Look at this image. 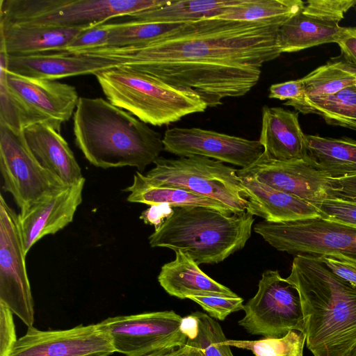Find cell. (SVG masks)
I'll use <instances>...</instances> for the list:
<instances>
[{"label": "cell", "mask_w": 356, "mask_h": 356, "mask_svg": "<svg viewBox=\"0 0 356 356\" xmlns=\"http://www.w3.org/2000/svg\"><path fill=\"white\" fill-rule=\"evenodd\" d=\"M238 0H170L165 5L123 16L129 22L186 24L216 16L219 11Z\"/></svg>", "instance_id": "4316f807"}, {"label": "cell", "mask_w": 356, "mask_h": 356, "mask_svg": "<svg viewBox=\"0 0 356 356\" xmlns=\"http://www.w3.org/2000/svg\"><path fill=\"white\" fill-rule=\"evenodd\" d=\"M305 3L301 0H238L210 19L241 22L289 19L302 10Z\"/></svg>", "instance_id": "f1b7e54d"}, {"label": "cell", "mask_w": 356, "mask_h": 356, "mask_svg": "<svg viewBox=\"0 0 356 356\" xmlns=\"http://www.w3.org/2000/svg\"><path fill=\"white\" fill-rule=\"evenodd\" d=\"M268 96L271 99L295 102L304 99L305 92L304 86L299 79L270 86Z\"/></svg>", "instance_id": "60d3db41"}, {"label": "cell", "mask_w": 356, "mask_h": 356, "mask_svg": "<svg viewBox=\"0 0 356 356\" xmlns=\"http://www.w3.org/2000/svg\"><path fill=\"white\" fill-rule=\"evenodd\" d=\"M243 196L248 202L246 211L270 222H287L323 218L315 204L274 189L249 176H238Z\"/></svg>", "instance_id": "d6986e66"}, {"label": "cell", "mask_w": 356, "mask_h": 356, "mask_svg": "<svg viewBox=\"0 0 356 356\" xmlns=\"http://www.w3.org/2000/svg\"><path fill=\"white\" fill-rule=\"evenodd\" d=\"M129 192L127 201L147 205L168 204L172 207H204L218 211L225 215L233 214L225 204L190 191L166 184H159L137 171L133 184L124 189Z\"/></svg>", "instance_id": "d4e9b609"}, {"label": "cell", "mask_w": 356, "mask_h": 356, "mask_svg": "<svg viewBox=\"0 0 356 356\" xmlns=\"http://www.w3.org/2000/svg\"><path fill=\"white\" fill-rule=\"evenodd\" d=\"M243 310L238 325L251 334L279 338L291 330L305 332L298 293L277 270L263 273L257 293Z\"/></svg>", "instance_id": "9c48e42d"}, {"label": "cell", "mask_w": 356, "mask_h": 356, "mask_svg": "<svg viewBox=\"0 0 356 356\" xmlns=\"http://www.w3.org/2000/svg\"><path fill=\"white\" fill-rule=\"evenodd\" d=\"M95 76L108 102L146 124H170L208 107L194 91L171 86L129 66H116Z\"/></svg>", "instance_id": "5b68a950"}, {"label": "cell", "mask_w": 356, "mask_h": 356, "mask_svg": "<svg viewBox=\"0 0 356 356\" xmlns=\"http://www.w3.org/2000/svg\"><path fill=\"white\" fill-rule=\"evenodd\" d=\"M108 34L109 28L106 23L83 29L70 42L63 51L81 54L90 49L106 47Z\"/></svg>", "instance_id": "e575fe53"}, {"label": "cell", "mask_w": 356, "mask_h": 356, "mask_svg": "<svg viewBox=\"0 0 356 356\" xmlns=\"http://www.w3.org/2000/svg\"><path fill=\"white\" fill-rule=\"evenodd\" d=\"M175 252V259L163 265L158 276L160 285L170 296L180 299L195 296L238 297L205 274L187 254L181 250Z\"/></svg>", "instance_id": "7402d4cb"}, {"label": "cell", "mask_w": 356, "mask_h": 356, "mask_svg": "<svg viewBox=\"0 0 356 356\" xmlns=\"http://www.w3.org/2000/svg\"><path fill=\"white\" fill-rule=\"evenodd\" d=\"M179 348H167L142 356H172Z\"/></svg>", "instance_id": "7dc6e473"}, {"label": "cell", "mask_w": 356, "mask_h": 356, "mask_svg": "<svg viewBox=\"0 0 356 356\" xmlns=\"http://www.w3.org/2000/svg\"><path fill=\"white\" fill-rule=\"evenodd\" d=\"M355 4L356 0H309L303 10L340 22Z\"/></svg>", "instance_id": "74e56055"}, {"label": "cell", "mask_w": 356, "mask_h": 356, "mask_svg": "<svg viewBox=\"0 0 356 356\" xmlns=\"http://www.w3.org/2000/svg\"><path fill=\"white\" fill-rule=\"evenodd\" d=\"M24 135L40 163L65 186L72 185L84 178L68 143L52 126L46 123L35 124L25 129Z\"/></svg>", "instance_id": "44dd1931"}, {"label": "cell", "mask_w": 356, "mask_h": 356, "mask_svg": "<svg viewBox=\"0 0 356 356\" xmlns=\"http://www.w3.org/2000/svg\"><path fill=\"white\" fill-rule=\"evenodd\" d=\"M182 318L173 311L109 317L99 322L115 352L142 356L186 343Z\"/></svg>", "instance_id": "8fae6325"}, {"label": "cell", "mask_w": 356, "mask_h": 356, "mask_svg": "<svg viewBox=\"0 0 356 356\" xmlns=\"http://www.w3.org/2000/svg\"><path fill=\"white\" fill-rule=\"evenodd\" d=\"M172 356H205L199 348L185 344L179 347Z\"/></svg>", "instance_id": "f6af8a7d"}, {"label": "cell", "mask_w": 356, "mask_h": 356, "mask_svg": "<svg viewBox=\"0 0 356 356\" xmlns=\"http://www.w3.org/2000/svg\"><path fill=\"white\" fill-rule=\"evenodd\" d=\"M146 176L154 181L190 191L226 205L233 213L246 211L237 170L204 156L159 157Z\"/></svg>", "instance_id": "52a82bcc"}, {"label": "cell", "mask_w": 356, "mask_h": 356, "mask_svg": "<svg viewBox=\"0 0 356 356\" xmlns=\"http://www.w3.org/2000/svg\"><path fill=\"white\" fill-rule=\"evenodd\" d=\"M348 356H356V346L353 348Z\"/></svg>", "instance_id": "c3c4849f"}, {"label": "cell", "mask_w": 356, "mask_h": 356, "mask_svg": "<svg viewBox=\"0 0 356 356\" xmlns=\"http://www.w3.org/2000/svg\"><path fill=\"white\" fill-rule=\"evenodd\" d=\"M342 29L339 22L302 8L280 26L277 32V45L282 54L300 51L326 43H336Z\"/></svg>", "instance_id": "cb8c5ba5"}, {"label": "cell", "mask_w": 356, "mask_h": 356, "mask_svg": "<svg viewBox=\"0 0 356 356\" xmlns=\"http://www.w3.org/2000/svg\"><path fill=\"white\" fill-rule=\"evenodd\" d=\"M7 70L0 68V124L22 132L38 123H46L54 127L48 120L29 108L10 90L6 81Z\"/></svg>", "instance_id": "1f68e13d"}, {"label": "cell", "mask_w": 356, "mask_h": 356, "mask_svg": "<svg viewBox=\"0 0 356 356\" xmlns=\"http://www.w3.org/2000/svg\"><path fill=\"white\" fill-rule=\"evenodd\" d=\"M335 67L343 71L347 72L356 78V65L345 60L344 59L333 58L330 60Z\"/></svg>", "instance_id": "bcb514c9"}, {"label": "cell", "mask_w": 356, "mask_h": 356, "mask_svg": "<svg viewBox=\"0 0 356 356\" xmlns=\"http://www.w3.org/2000/svg\"><path fill=\"white\" fill-rule=\"evenodd\" d=\"M18 215L0 195V303L28 327H33L34 303L26 268Z\"/></svg>", "instance_id": "7c38bea8"}, {"label": "cell", "mask_w": 356, "mask_h": 356, "mask_svg": "<svg viewBox=\"0 0 356 356\" xmlns=\"http://www.w3.org/2000/svg\"><path fill=\"white\" fill-rule=\"evenodd\" d=\"M118 66L102 57L65 51H49L29 55H8V70L19 75L57 79L97 73Z\"/></svg>", "instance_id": "ac0fdd59"}, {"label": "cell", "mask_w": 356, "mask_h": 356, "mask_svg": "<svg viewBox=\"0 0 356 356\" xmlns=\"http://www.w3.org/2000/svg\"><path fill=\"white\" fill-rule=\"evenodd\" d=\"M183 24H160L124 21L108 24L109 34L106 47L145 44L162 38Z\"/></svg>", "instance_id": "4dcf8cb0"}, {"label": "cell", "mask_w": 356, "mask_h": 356, "mask_svg": "<svg viewBox=\"0 0 356 356\" xmlns=\"http://www.w3.org/2000/svg\"><path fill=\"white\" fill-rule=\"evenodd\" d=\"M271 246L293 254H341L356 261V225L325 218L287 222L261 221L254 227Z\"/></svg>", "instance_id": "ba28073f"}, {"label": "cell", "mask_w": 356, "mask_h": 356, "mask_svg": "<svg viewBox=\"0 0 356 356\" xmlns=\"http://www.w3.org/2000/svg\"><path fill=\"white\" fill-rule=\"evenodd\" d=\"M115 352L109 335L98 323L67 330L28 327L10 356H109Z\"/></svg>", "instance_id": "9a60e30c"}, {"label": "cell", "mask_w": 356, "mask_h": 356, "mask_svg": "<svg viewBox=\"0 0 356 356\" xmlns=\"http://www.w3.org/2000/svg\"><path fill=\"white\" fill-rule=\"evenodd\" d=\"M170 0H1L0 22L86 29Z\"/></svg>", "instance_id": "8992f818"}, {"label": "cell", "mask_w": 356, "mask_h": 356, "mask_svg": "<svg viewBox=\"0 0 356 356\" xmlns=\"http://www.w3.org/2000/svg\"><path fill=\"white\" fill-rule=\"evenodd\" d=\"M287 19L203 18L183 24L145 44L97 48L82 54L129 66L194 91L213 107L224 98L245 95L257 83L263 65L282 54L277 32Z\"/></svg>", "instance_id": "6da1fadb"}, {"label": "cell", "mask_w": 356, "mask_h": 356, "mask_svg": "<svg viewBox=\"0 0 356 356\" xmlns=\"http://www.w3.org/2000/svg\"><path fill=\"white\" fill-rule=\"evenodd\" d=\"M10 90L29 108L48 120L60 132L74 113L79 97L74 86L58 81L32 78L7 70Z\"/></svg>", "instance_id": "e0dca14e"}, {"label": "cell", "mask_w": 356, "mask_h": 356, "mask_svg": "<svg viewBox=\"0 0 356 356\" xmlns=\"http://www.w3.org/2000/svg\"><path fill=\"white\" fill-rule=\"evenodd\" d=\"M300 79L304 86L305 97L309 98L335 94L354 86L356 81L355 76L337 68L330 61Z\"/></svg>", "instance_id": "836d02e7"}, {"label": "cell", "mask_w": 356, "mask_h": 356, "mask_svg": "<svg viewBox=\"0 0 356 356\" xmlns=\"http://www.w3.org/2000/svg\"><path fill=\"white\" fill-rule=\"evenodd\" d=\"M83 30L0 22L1 46L10 56L63 51Z\"/></svg>", "instance_id": "603a6c76"}, {"label": "cell", "mask_w": 356, "mask_h": 356, "mask_svg": "<svg viewBox=\"0 0 356 356\" xmlns=\"http://www.w3.org/2000/svg\"><path fill=\"white\" fill-rule=\"evenodd\" d=\"M339 277L356 289V261L341 254L318 255Z\"/></svg>", "instance_id": "f35d334b"}, {"label": "cell", "mask_w": 356, "mask_h": 356, "mask_svg": "<svg viewBox=\"0 0 356 356\" xmlns=\"http://www.w3.org/2000/svg\"><path fill=\"white\" fill-rule=\"evenodd\" d=\"M330 179L335 197L356 202V175Z\"/></svg>", "instance_id": "ee69618b"}, {"label": "cell", "mask_w": 356, "mask_h": 356, "mask_svg": "<svg viewBox=\"0 0 356 356\" xmlns=\"http://www.w3.org/2000/svg\"><path fill=\"white\" fill-rule=\"evenodd\" d=\"M355 86H356V81H355Z\"/></svg>", "instance_id": "f907efd6"}, {"label": "cell", "mask_w": 356, "mask_h": 356, "mask_svg": "<svg viewBox=\"0 0 356 356\" xmlns=\"http://www.w3.org/2000/svg\"><path fill=\"white\" fill-rule=\"evenodd\" d=\"M286 279L300 296L314 356H348L356 346V289L318 255L296 254Z\"/></svg>", "instance_id": "7a4b0ae2"}, {"label": "cell", "mask_w": 356, "mask_h": 356, "mask_svg": "<svg viewBox=\"0 0 356 356\" xmlns=\"http://www.w3.org/2000/svg\"><path fill=\"white\" fill-rule=\"evenodd\" d=\"M209 313L210 316L223 321L231 313L243 308V299L239 296L227 298L211 296H195L189 297Z\"/></svg>", "instance_id": "d590c367"}, {"label": "cell", "mask_w": 356, "mask_h": 356, "mask_svg": "<svg viewBox=\"0 0 356 356\" xmlns=\"http://www.w3.org/2000/svg\"><path fill=\"white\" fill-rule=\"evenodd\" d=\"M317 207L325 218L356 225V202L332 197L323 200Z\"/></svg>", "instance_id": "8d00e7d4"}, {"label": "cell", "mask_w": 356, "mask_h": 356, "mask_svg": "<svg viewBox=\"0 0 356 356\" xmlns=\"http://www.w3.org/2000/svg\"><path fill=\"white\" fill-rule=\"evenodd\" d=\"M308 153L316 168L329 178L356 175V140L307 135Z\"/></svg>", "instance_id": "484cf974"}, {"label": "cell", "mask_w": 356, "mask_h": 356, "mask_svg": "<svg viewBox=\"0 0 356 356\" xmlns=\"http://www.w3.org/2000/svg\"><path fill=\"white\" fill-rule=\"evenodd\" d=\"M238 176H249L280 191L307 200L317 207L335 197L330 178L306 159L277 161L262 153L250 166L237 170Z\"/></svg>", "instance_id": "4fadbf2b"}, {"label": "cell", "mask_w": 356, "mask_h": 356, "mask_svg": "<svg viewBox=\"0 0 356 356\" xmlns=\"http://www.w3.org/2000/svg\"><path fill=\"white\" fill-rule=\"evenodd\" d=\"M173 212V207L168 204L150 205L143 211L139 218L145 224L154 225V229H158Z\"/></svg>", "instance_id": "7bdbcfd3"}, {"label": "cell", "mask_w": 356, "mask_h": 356, "mask_svg": "<svg viewBox=\"0 0 356 356\" xmlns=\"http://www.w3.org/2000/svg\"><path fill=\"white\" fill-rule=\"evenodd\" d=\"M354 8H355V12H356V4H355V6H354Z\"/></svg>", "instance_id": "681fc988"}, {"label": "cell", "mask_w": 356, "mask_h": 356, "mask_svg": "<svg viewBox=\"0 0 356 356\" xmlns=\"http://www.w3.org/2000/svg\"><path fill=\"white\" fill-rule=\"evenodd\" d=\"M0 170L3 188L20 210L67 186L45 169L30 149L24 131L0 124Z\"/></svg>", "instance_id": "30bf717a"}, {"label": "cell", "mask_w": 356, "mask_h": 356, "mask_svg": "<svg viewBox=\"0 0 356 356\" xmlns=\"http://www.w3.org/2000/svg\"><path fill=\"white\" fill-rule=\"evenodd\" d=\"M336 43L343 59L356 65V28L343 27Z\"/></svg>", "instance_id": "b9f144b4"}, {"label": "cell", "mask_w": 356, "mask_h": 356, "mask_svg": "<svg viewBox=\"0 0 356 356\" xmlns=\"http://www.w3.org/2000/svg\"><path fill=\"white\" fill-rule=\"evenodd\" d=\"M259 141L264 154L271 159L290 161L309 156L307 135L300 127L298 113L281 107L262 108Z\"/></svg>", "instance_id": "ffe728a7"}, {"label": "cell", "mask_w": 356, "mask_h": 356, "mask_svg": "<svg viewBox=\"0 0 356 356\" xmlns=\"http://www.w3.org/2000/svg\"><path fill=\"white\" fill-rule=\"evenodd\" d=\"M164 150L179 156H200L247 168L262 154L259 140H251L200 128H172L163 138Z\"/></svg>", "instance_id": "5bb4252c"}, {"label": "cell", "mask_w": 356, "mask_h": 356, "mask_svg": "<svg viewBox=\"0 0 356 356\" xmlns=\"http://www.w3.org/2000/svg\"><path fill=\"white\" fill-rule=\"evenodd\" d=\"M303 114L321 115L328 124L356 131V86H352L330 95L305 97L300 101H286Z\"/></svg>", "instance_id": "83f0119b"}, {"label": "cell", "mask_w": 356, "mask_h": 356, "mask_svg": "<svg viewBox=\"0 0 356 356\" xmlns=\"http://www.w3.org/2000/svg\"><path fill=\"white\" fill-rule=\"evenodd\" d=\"M13 313L0 303V356H10L17 341Z\"/></svg>", "instance_id": "ab89813d"}, {"label": "cell", "mask_w": 356, "mask_h": 356, "mask_svg": "<svg viewBox=\"0 0 356 356\" xmlns=\"http://www.w3.org/2000/svg\"><path fill=\"white\" fill-rule=\"evenodd\" d=\"M305 334L291 330L279 338L265 337L255 341L227 339L229 346L250 350L254 356H302Z\"/></svg>", "instance_id": "d6a6232c"}, {"label": "cell", "mask_w": 356, "mask_h": 356, "mask_svg": "<svg viewBox=\"0 0 356 356\" xmlns=\"http://www.w3.org/2000/svg\"><path fill=\"white\" fill-rule=\"evenodd\" d=\"M186 344L199 348L205 356H234L220 324L207 314L195 312L183 317Z\"/></svg>", "instance_id": "f546056e"}, {"label": "cell", "mask_w": 356, "mask_h": 356, "mask_svg": "<svg viewBox=\"0 0 356 356\" xmlns=\"http://www.w3.org/2000/svg\"><path fill=\"white\" fill-rule=\"evenodd\" d=\"M84 184L85 178L20 210L18 226L26 254L40 239L72 222L82 202Z\"/></svg>", "instance_id": "2e32d148"}, {"label": "cell", "mask_w": 356, "mask_h": 356, "mask_svg": "<svg viewBox=\"0 0 356 356\" xmlns=\"http://www.w3.org/2000/svg\"><path fill=\"white\" fill-rule=\"evenodd\" d=\"M76 146L93 165L142 172L164 150L160 134L102 97H80L73 115Z\"/></svg>", "instance_id": "3957f363"}, {"label": "cell", "mask_w": 356, "mask_h": 356, "mask_svg": "<svg viewBox=\"0 0 356 356\" xmlns=\"http://www.w3.org/2000/svg\"><path fill=\"white\" fill-rule=\"evenodd\" d=\"M254 220L247 211L227 216L204 207H173L149 243L152 248L181 250L198 265L218 264L245 246Z\"/></svg>", "instance_id": "277c9868"}]
</instances>
